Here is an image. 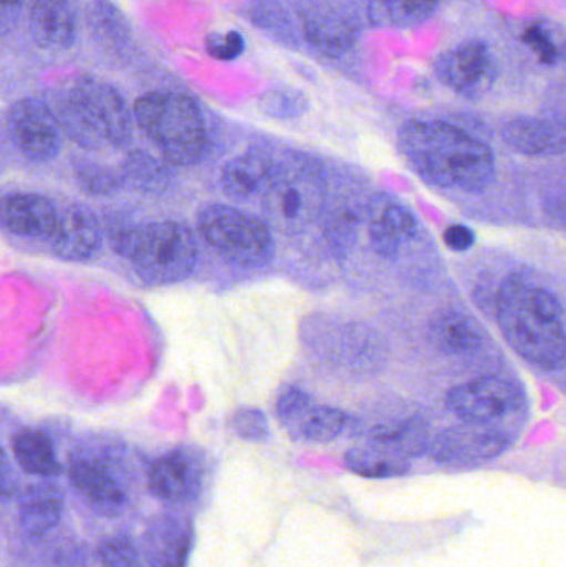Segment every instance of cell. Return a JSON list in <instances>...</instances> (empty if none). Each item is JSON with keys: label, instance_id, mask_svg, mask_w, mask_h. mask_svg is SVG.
Instances as JSON below:
<instances>
[{"label": "cell", "instance_id": "cell-1", "mask_svg": "<svg viewBox=\"0 0 566 567\" xmlns=\"http://www.w3.org/2000/svg\"><path fill=\"white\" fill-rule=\"evenodd\" d=\"M398 142L411 168L438 188L478 193L494 179L492 150L457 126L412 120L399 130Z\"/></svg>", "mask_w": 566, "mask_h": 567}, {"label": "cell", "instance_id": "cell-2", "mask_svg": "<svg viewBox=\"0 0 566 567\" xmlns=\"http://www.w3.org/2000/svg\"><path fill=\"white\" fill-rule=\"evenodd\" d=\"M495 312L505 340L518 355L542 369L564 365L565 312L552 290L511 276L498 290Z\"/></svg>", "mask_w": 566, "mask_h": 567}, {"label": "cell", "instance_id": "cell-3", "mask_svg": "<svg viewBox=\"0 0 566 567\" xmlns=\"http://www.w3.org/2000/svg\"><path fill=\"white\" fill-rule=\"evenodd\" d=\"M53 112V110H52ZM60 130L86 150L128 145L133 116L119 90L92 75H80L60 93L53 112Z\"/></svg>", "mask_w": 566, "mask_h": 567}, {"label": "cell", "instance_id": "cell-4", "mask_svg": "<svg viewBox=\"0 0 566 567\" xmlns=\"http://www.w3.org/2000/svg\"><path fill=\"white\" fill-rule=\"evenodd\" d=\"M110 243L116 255L128 259L143 282L156 286L188 278L198 259L192 229L169 219L148 225L113 226Z\"/></svg>", "mask_w": 566, "mask_h": 567}, {"label": "cell", "instance_id": "cell-5", "mask_svg": "<svg viewBox=\"0 0 566 567\" xmlns=\"http://www.w3.org/2000/svg\"><path fill=\"white\" fill-rule=\"evenodd\" d=\"M133 116L168 165H195L205 155V122L189 96L176 92L146 93L136 100Z\"/></svg>", "mask_w": 566, "mask_h": 567}, {"label": "cell", "instance_id": "cell-6", "mask_svg": "<svg viewBox=\"0 0 566 567\" xmlns=\"http://www.w3.org/2000/svg\"><path fill=\"white\" fill-rule=\"evenodd\" d=\"M198 229L222 258L238 268H263L275 256L269 226L235 206H206L199 213Z\"/></svg>", "mask_w": 566, "mask_h": 567}, {"label": "cell", "instance_id": "cell-7", "mask_svg": "<svg viewBox=\"0 0 566 567\" xmlns=\"http://www.w3.org/2000/svg\"><path fill=\"white\" fill-rule=\"evenodd\" d=\"M261 195L266 225L281 233L302 231L318 218L325 203L321 176L305 163L272 168Z\"/></svg>", "mask_w": 566, "mask_h": 567}, {"label": "cell", "instance_id": "cell-8", "mask_svg": "<svg viewBox=\"0 0 566 567\" xmlns=\"http://www.w3.org/2000/svg\"><path fill=\"white\" fill-rule=\"evenodd\" d=\"M7 133L16 148L33 163H49L62 150V130L42 100L22 99L7 113Z\"/></svg>", "mask_w": 566, "mask_h": 567}, {"label": "cell", "instance_id": "cell-9", "mask_svg": "<svg viewBox=\"0 0 566 567\" xmlns=\"http://www.w3.org/2000/svg\"><path fill=\"white\" fill-rule=\"evenodd\" d=\"M522 393L501 377H481L454 386L445 405L457 419L472 425H492L521 406Z\"/></svg>", "mask_w": 566, "mask_h": 567}, {"label": "cell", "instance_id": "cell-10", "mask_svg": "<svg viewBox=\"0 0 566 567\" xmlns=\"http://www.w3.org/2000/svg\"><path fill=\"white\" fill-rule=\"evenodd\" d=\"M434 70L449 89L469 100L487 95L498 73L494 55L482 40H467L442 53Z\"/></svg>", "mask_w": 566, "mask_h": 567}, {"label": "cell", "instance_id": "cell-11", "mask_svg": "<svg viewBox=\"0 0 566 567\" xmlns=\"http://www.w3.org/2000/svg\"><path fill=\"white\" fill-rule=\"evenodd\" d=\"M512 445L511 433L492 425L451 426L429 443L432 460L445 465H472L502 455Z\"/></svg>", "mask_w": 566, "mask_h": 567}, {"label": "cell", "instance_id": "cell-12", "mask_svg": "<svg viewBox=\"0 0 566 567\" xmlns=\"http://www.w3.org/2000/svg\"><path fill=\"white\" fill-rule=\"evenodd\" d=\"M202 456L192 450H175L153 463L148 472L150 493L166 505H188L203 488Z\"/></svg>", "mask_w": 566, "mask_h": 567}, {"label": "cell", "instance_id": "cell-13", "mask_svg": "<svg viewBox=\"0 0 566 567\" xmlns=\"http://www.w3.org/2000/svg\"><path fill=\"white\" fill-rule=\"evenodd\" d=\"M69 478L76 495L96 515L119 518L130 505V496L109 466L89 458H73Z\"/></svg>", "mask_w": 566, "mask_h": 567}, {"label": "cell", "instance_id": "cell-14", "mask_svg": "<svg viewBox=\"0 0 566 567\" xmlns=\"http://www.w3.org/2000/svg\"><path fill=\"white\" fill-rule=\"evenodd\" d=\"M49 241L56 258L70 262H85L95 258L102 249V225L85 206L69 205L59 212L55 231Z\"/></svg>", "mask_w": 566, "mask_h": 567}, {"label": "cell", "instance_id": "cell-15", "mask_svg": "<svg viewBox=\"0 0 566 567\" xmlns=\"http://www.w3.org/2000/svg\"><path fill=\"white\" fill-rule=\"evenodd\" d=\"M368 229L375 255L394 258L402 243L415 235L418 221L408 206L391 196L375 195L369 203Z\"/></svg>", "mask_w": 566, "mask_h": 567}, {"label": "cell", "instance_id": "cell-16", "mask_svg": "<svg viewBox=\"0 0 566 567\" xmlns=\"http://www.w3.org/2000/svg\"><path fill=\"white\" fill-rule=\"evenodd\" d=\"M193 546V525L179 515H159L143 536L148 567H186Z\"/></svg>", "mask_w": 566, "mask_h": 567}, {"label": "cell", "instance_id": "cell-17", "mask_svg": "<svg viewBox=\"0 0 566 567\" xmlns=\"http://www.w3.org/2000/svg\"><path fill=\"white\" fill-rule=\"evenodd\" d=\"M59 212L45 196L19 193L0 199V226L23 238L50 239Z\"/></svg>", "mask_w": 566, "mask_h": 567}, {"label": "cell", "instance_id": "cell-18", "mask_svg": "<svg viewBox=\"0 0 566 567\" xmlns=\"http://www.w3.org/2000/svg\"><path fill=\"white\" fill-rule=\"evenodd\" d=\"M29 32L39 49L50 52L72 49L79 32L72 3L69 0H35L30 9Z\"/></svg>", "mask_w": 566, "mask_h": 567}, {"label": "cell", "instance_id": "cell-19", "mask_svg": "<svg viewBox=\"0 0 566 567\" xmlns=\"http://www.w3.org/2000/svg\"><path fill=\"white\" fill-rule=\"evenodd\" d=\"M65 496L53 483H35L19 496V525L25 536L39 539L59 526Z\"/></svg>", "mask_w": 566, "mask_h": 567}, {"label": "cell", "instance_id": "cell-20", "mask_svg": "<svg viewBox=\"0 0 566 567\" xmlns=\"http://www.w3.org/2000/svg\"><path fill=\"white\" fill-rule=\"evenodd\" d=\"M502 136L511 148L528 156H555L565 152V128L552 120L514 118L505 123Z\"/></svg>", "mask_w": 566, "mask_h": 567}, {"label": "cell", "instance_id": "cell-21", "mask_svg": "<svg viewBox=\"0 0 566 567\" xmlns=\"http://www.w3.org/2000/svg\"><path fill=\"white\" fill-rule=\"evenodd\" d=\"M428 337L438 352L449 357L467 355L484 343L481 326L459 310L438 313L429 323Z\"/></svg>", "mask_w": 566, "mask_h": 567}, {"label": "cell", "instance_id": "cell-22", "mask_svg": "<svg viewBox=\"0 0 566 567\" xmlns=\"http://www.w3.org/2000/svg\"><path fill=\"white\" fill-rule=\"evenodd\" d=\"M272 166L259 155H243L229 159L222 172V186L233 202L245 203L265 189Z\"/></svg>", "mask_w": 566, "mask_h": 567}, {"label": "cell", "instance_id": "cell-23", "mask_svg": "<svg viewBox=\"0 0 566 567\" xmlns=\"http://www.w3.org/2000/svg\"><path fill=\"white\" fill-rule=\"evenodd\" d=\"M305 37L309 45L328 56H339L348 52L358 40V27L339 16L321 13L306 19Z\"/></svg>", "mask_w": 566, "mask_h": 567}, {"label": "cell", "instance_id": "cell-24", "mask_svg": "<svg viewBox=\"0 0 566 567\" xmlns=\"http://www.w3.org/2000/svg\"><path fill=\"white\" fill-rule=\"evenodd\" d=\"M12 452L23 473L53 478L62 473L52 442L39 430H20L12 439Z\"/></svg>", "mask_w": 566, "mask_h": 567}, {"label": "cell", "instance_id": "cell-25", "mask_svg": "<svg viewBox=\"0 0 566 567\" xmlns=\"http://www.w3.org/2000/svg\"><path fill=\"white\" fill-rule=\"evenodd\" d=\"M346 466L366 478H395L411 472V458L388 446L366 443L349 450Z\"/></svg>", "mask_w": 566, "mask_h": 567}, {"label": "cell", "instance_id": "cell-26", "mask_svg": "<svg viewBox=\"0 0 566 567\" xmlns=\"http://www.w3.org/2000/svg\"><path fill=\"white\" fill-rule=\"evenodd\" d=\"M119 173L123 186H128L142 195L162 196L172 186V173L165 163L142 150L128 153Z\"/></svg>", "mask_w": 566, "mask_h": 567}, {"label": "cell", "instance_id": "cell-27", "mask_svg": "<svg viewBox=\"0 0 566 567\" xmlns=\"http://www.w3.org/2000/svg\"><path fill=\"white\" fill-rule=\"evenodd\" d=\"M442 0H368L369 20L375 27L408 29L428 22Z\"/></svg>", "mask_w": 566, "mask_h": 567}, {"label": "cell", "instance_id": "cell-28", "mask_svg": "<svg viewBox=\"0 0 566 567\" xmlns=\"http://www.w3.org/2000/svg\"><path fill=\"white\" fill-rule=\"evenodd\" d=\"M86 22L90 33L100 45L115 49L132 39V27L125 13L110 0H92L86 10Z\"/></svg>", "mask_w": 566, "mask_h": 567}, {"label": "cell", "instance_id": "cell-29", "mask_svg": "<svg viewBox=\"0 0 566 567\" xmlns=\"http://www.w3.org/2000/svg\"><path fill=\"white\" fill-rule=\"evenodd\" d=\"M371 443L388 446L408 458L422 455L428 452L429 430L422 420H405L392 425L375 426L369 435Z\"/></svg>", "mask_w": 566, "mask_h": 567}, {"label": "cell", "instance_id": "cell-30", "mask_svg": "<svg viewBox=\"0 0 566 567\" xmlns=\"http://www.w3.org/2000/svg\"><path fill=\"white\" fill-rule=\"evenodd\" d=\"M348 416L335 406H312L292 426V432L306 442L328 443L344 432Z\"/></svg>", "mask_w": 566, "mask_h": 567}, {"label": "cell", "instance_id": "cell-31", "mask_svg": "<svg viewBox=\"0 0 566 567\" xmlns=\"http://www.w3.org/2000/svg\"><path fill=\"white\" fill-rule=\"evenodd\" d=\"M73 176L82 192L95 198L113 196L123 186L119 172L86 159H80L73 165Z\"/></svg>", "mask_w": 566, "mask_h": 567}, {"label": "cell", "instance_id": "cell-32", "mask_svg": "<svg viewBox=\"0 0 566 567\" xmlns=\"http://www.w3.org/2000/svg\"><path fill=\"white\" fill-rule=\"evenodd\" d=\"M261 109L272 118L291 120L298 118L306 112L308 102L298 90H271L263 95Z\"/></svg>", "mask_w": 566, "mask_h": 567}, {"label": "cell", "instance_id": "cell-33", "mask_svg": "<svg viewBox=\"0 0 566 567\" xmlns=\"http://www.w3.org/2000/svg\"><path fill=\"white\" fill-rule=\"evenodd\" d=\"M99 561L102 567H145L138 549L126 536H115L100 545Z\"/></svg>", "mask_w": 566, "mask_h": 567}, {"label": "cell", "instance_id": "cell-34", "mask_svg": "<svg viewBox=\"0 0 566 567\" xmlns=\"http://www.w3.org/2000/svg\"><path fill=\"white\" fill-rule=\"evenodd\" d=\"M326 236L339 256L348 255L358 236V215L351 212L336 213L326 226Z\"/></svg>", "mask_w": 566, "mask_h": 567}, {"label": "cell", "instance_id": "cell-35", "mask_svg": "<svg viewBox=\"0 0 566 567\" xmlns=\"http://www.w3.org/2000/svg\"><path fill=\"white\" fill-rule=\"evenodd\" d=\"M311 399L305 390L288 385L278 393L276 399V415L282 425L289 430L301 420V416L311 409Z\"/></svg>", "mask_w": 566, "mask_h": 567}, {"label": "cell", "instance_id": "cell-36", "mask_svg": "<svg viewBox=\"0 0 566 567\" xmlns=\"http://www.w3.org/2000/svg\"><path fill=\"white\" fill-rule=\"evenodd\" d=\"M233 429L241 439L265 442L269 436L268 420L256 409H241L233 415Z\"/></svg>", "mask_w": 566, "mask_h": 567}, {"label": "cell", "instance_id": "cell-37", "mask_svg": "<svg viewBox=\"0 0 566 567\" xmlns=\"http://www.w3.org/2000/svg\"><path fill=\"white\" fill-rule=\"evenodd\" d=\"M206 50L213 59L231 62L245 52V39L241 33L229 30L225 33H213L206 39Z\"/></svg>", "mask_w": 566, "mask_h": 567}, {"label": "cell", "instance_id": "cell-38", "mask_svg": "<svg viewBox=\"0 0 566 567\" xmlns=\"http://www.w3.org/2000/svg\"><path fill=\"white\" fill-rule=\"evenodd\" d=\"M524 42L537 53L541 62L555 65L558 60V49L550 40V35L542 27H531L525 30Z\"/></svg>", "mask_w": 566, "mask_h": 567}, {"label": "cell", "instance_id": "cell-39", "mask_svg": "<svg viewBox=\"0 0 566 567\" xmlns=\"http://www.w3.org/2000/svg\"><path fill=\"white\" fill-rule=\"evenodd\" d=\"M20 482L6 450L0 446V498H12L19 493Z\"/></svg>", "mask_w": 566, "mask_h": 567}, {"label": "cell", "instance_id": "cell-40", "mask_svg": "<svg viewBox=\"0 0 566 567\" xmlns=\"http://www.w3.org/2000/svg\"><path fill=\"white\" fill-rule=\"evenodd\" d=\"M27 0H0V37L9 35L19 23Z\"/></svg>", "mask_w": 566, "mask_h": 567}, {"label": "cell", "instance_id": "cell-41", "mask_svg": "<svg viewBox=\"0 0 566 567\" xmlns=\"http://www.w3.org/2000/svg\"><path fill=\"white\" fill-rule=\"evenodd\" d=\"M444 241L454 251H469L474 246L475 235L471 228L464 225H452L445 229Z\"/></svg>", "mask_w": 566, "mask_h": 567}]
</instances>
